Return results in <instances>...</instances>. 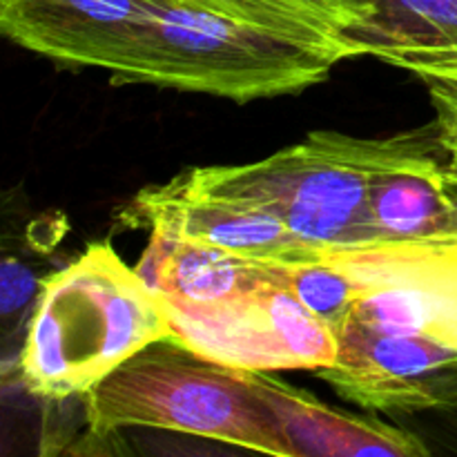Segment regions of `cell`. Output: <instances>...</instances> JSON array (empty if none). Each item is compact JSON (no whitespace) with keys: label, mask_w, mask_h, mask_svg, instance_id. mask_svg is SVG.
Returning <instances> with one entry per match:
<instances>
[{"label":"cell","mask_w":457,"mask_h":457,"mask_svg":"<svg viewBox=\"0 0 457 457\" xmlns=\"http://www.w3.org/2000/svg\"><path fill=\"white\" fill-rule=\"evenodd\" d=\"M344 400L370 413L411 415L457 406V346L348 315L333 366L317 370Z\"/></svg>","instance_id":"cell-6"},{"label":"cell","mask_w":457,"mask_h":457,"mask_svg":"<svg viewBox=\"0 0 457 457\" xmlns=\"http://www.w3.org/2000/svg\"><path fill=\"white\" fill-rule=\"evenodd\" d=\"M201 7L244 25L353 58L342 31L360 22L342 0H195Z\"/></svg>","instance_id":"cell-12"},{"label":"cell","mask_w":457,"mask_h":457,"mask_svg":"<svg viewBox=\"0 0 457 457\" xmlns=\"http://www.w3.org/2000/svg\"><path fill=\"white\" fill-rule=\"evenodd\" d=\"M34 290V275L16 259H7L3 263V315L12 317V312L21 311L31 299Z\"/></svg>","instance_id":"cell-17"},{"label":"cell","mask_w":457,"mask_h":457,"mask_svg":"<svg viewBox=\"0 0 457 457\" xmlns=\"http://www.w3.org/2000/svg\"><path fill=\"white\" fill-rule=\"evenodd\" d=\"M245 379L275 420L286 457H420L428 449L411 433L357 418L324 404L266 370H245Z\"/></svg>","instance_id":"cell-8"},{"label":"cell","mask_w":457,"mask_h":457,"mask_svg":"<svg viewBox=\"0 0 457 457\" xmlns=\"http://www.w3.org/2000/svg\"><path fill=\"white\" fill-rule=\"evenodd\" d=\"M342 36L353 56L457 49V0H370L369 16Z\"/></svg>","instance_id":"cell-11"},{"label":"cell","mask_w":457,"mask_h":457,"mask_svg":"<svg viewBox=\"0 0 457 457\" xmlns=\"http://www.w3.org/2000/svg\"><path fill=\"white\" fill-rule=\"evenodd\" d=\"M373 248L436 245L457 237V177L440 165L431 138L400 134L369 192Z\"/></svg>","instance_id":"cell-7"},{"label":"cell","mask_w":457,"mask_h":457,"mask_svg":"<svg viewBox=\"0 0 457 457\" xmlns=\"http://www.w3.org/2000/svg\"><path fill=\"white\" fill-rule=\"evenodd\" d=\"M83 406L96 436L159 428L286 457L272 413L244 369L199 355L177 337L156 339L123 361L85 393Z\"/></svg>","instance_id":"cell-4"},{"label":"cell","mask_w":457,"mask_h":457,"mask_svg":"<svg viewBox=\"0 0 457 457\" xmlns=\"http://www.w3.org/2000/svg\"><path fill=\"white\" fill-rule=\"evenodd\" d=\"M0 29L62 65L237 103L303 92L342 61L195 0H0Z\"/></svg>","instance_id":"cell-1"},{"label":"cell","mask_w":457,"mask_h":457,"mask_svg":"<svg viewBox=\"0 0 457 457\" xmlns=\"http://www.w3.org/2000/svg\"><path fill=\"white\" fill-rule=\"evenodd\" d=\"M342 3H346L348 7L353 9V12L360 13V21H361V18L369 16V12H370V0H342Z\"/></svg>","instance_id":"cell-18"},{"label":"cell","mask_w":457,"mask_h":457,"mask_svg":"<svg viewBox=\"0 0 457 457\" xmlns=\"http://www.w3.org/2000/svg\"><path fill=\"white\" fill-rule=\"evenodd\" d=\"M168 308L172 337L221 364L245 370H320L337 357V335L277 284L205 312Z\"/></svg>","instance_id":"cell-5"},{"label":"cell","mask_w":457,"mask_h":457,"mask_svg":"<svg viewBox=\"0 0 457 457\" xmlns=\"http://www.w3.org/2000/svg\"><path fill=\"white\" fill-rule=\"evenodd\" d=\"M379 61L400 67L420 79L457 80V49H409V52L382 54Z\"/></svg>","instance_id":"cell-15"},{"label":"cell","mask_w":457,"mask_h":457,"mask_svg":"<svg viewBox=\"0 0 457 457\" xmlns=\"http://www.w3.org/2000/svg\"><path fill=\"white\" fill-rule=\"evenodd\" d=\"M172 337L163 299L107 244H94L40 290L21 375L47 400L85 395L152 342Z\"/></svg>","instance_id":"cell-2"},{"label":"cell","mask_w":457,"mask_h":457,"mask_svg":"<svg viewBox=\"0 0 457 457\" xmlns=\"http://www.w3.org/2000/svg\"><path fill=\"white\" fill-rule=\"evenodd\" d=\"M428 87L433 110H436V134L440 150L446 156V168L457 177V80L422 79Z\"/></svg>","instance_id":"cell-14"},{"label":"cell","mask_w":457,"mask_h":457,"mask_svg":"<svg viewBox=\"0 0 457 457\" xmlns=\"http://www.w3.org/2000/svg\"><path fill=\"white\" fill-rule=\"evenodd\" d=\"M268 275L272 284L293 293L335 335L364 290L361 281L330 254L315 262L268 263Z\"/></svg>","instance_id":"cell-13"},{"label":"cell","mask_w":457,"mask_h":457,"mask_svg":"<svg viewBox=\"0 0 457 457\" xmlns=\"http://www.w3.org/2000/svg\"><path fill=\"white\" fill-rule=\"evenodd\" d=\"M138 219L161 223L195 244L212 245L244 259L297 263L324 259L326 253L299 239L281 219L254 208L192 199L170 183L147 187L132 205Z\"/></svg>","instance_id":"cell-9"},{"label":"cell","mask_w":457,"mask_h":457,"mask_svg":"<svg viewBox=\"0 0 457 457\" xmlns=\"http://www.w3.org/2000/svg\"><path fill=\"white\" fill-rule=\"evenodd\" d=\"M428 279L457 299V237L436 245H418Z\"/></svg>","instance_id":"cell-16"},{"label":"cell","mask_w":457,"mask_h":457,"mask_svg":"<svg viewBox=\"0 0 457 457\" xmlns=\"http://www.w3.org/2000/svg\"><path fill=\"white\" fill-rule=\"evenodd\" d=\"M137 272L165 306L183 312L214 311L270 284L266 262L195 244L161 223L152 226L150 245Z\"/></svg>","instance_id":"cell-10"},{"label":"cell","mask_w":457,"mask_h":457,"mask_svg":"<svg viewBox=\"0 0 457 457\" xmlns=\"http://www.w3.org/2000/svg\"><path fill=\"white\" fill-rule=\"evenodd\" d=\"M397 138L312 132L268 159L187 170L170 186L192 199L263 210L326 254L357 253L373 248L370 181Z\"/></svg>","instance_id":"cell-3"}]
</instances>
